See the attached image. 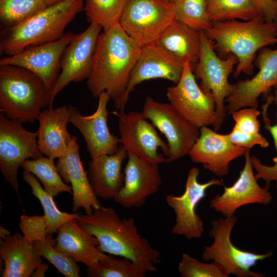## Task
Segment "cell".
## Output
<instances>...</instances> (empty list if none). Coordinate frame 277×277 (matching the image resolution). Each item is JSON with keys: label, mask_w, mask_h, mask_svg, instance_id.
<instances>
[{"label": "cell", "mask_w": 277, "mask_h": 277, "mask_svg": "<svg viewBox=\"0 0 277 277\" xmlns=\"http://www.w3.org/2000/svg\"><path fill=\"white\" fill-rule=\"evenodd\" d=\"M49 103V92L35 74L17 66L0 65V111L6 117L33 123Z\"/></svg>", "instance_id": "5"}, {"label": "cell", "mask_w": 277, "mask_h": 277, "mask_svg": "<svg viewBox=\"0 0 277 277\" xmlns=\"http://www.w3.org/2000/svg\"><path fill=\"white\" fill-rule=\"evenodd\" d=\"M49 268V265L46 263H42L35 270L31 276L43 277Z\"/></svg>", "instance_id": "42"}, {"label": "cell", "mask_w": 277, "mask_h": 277, "mask_svg": "<svg viewBox=\"0 0 277 277\" xmlns=\"http://www.w3.org/2000/svg\"><path fill=\"white\" fill-rule=\"evenodd\" d=\"M262 115L264 123V128L269 132L273 140L276 156L273 159V165H266L254 155L251 156L253 169L256 173L255 176L258 180L263 179L265 182V188L269 190L270 183L275 182L277 188V90L274 94H269L266 103L262 106Z\"/></svg>", "instance_id": "28"}, {"label": "cell", "mask_w": 277, "mask_h": 277, "mask_svg": "<svg viewBox=\"0 0 277 277\" xmlns=\"http://www.w3.org/2000/svg\"><path fill=\"white\" fill-rule=\"evenodd\" d=\"M23 178L31 188V193L42 205L47 221L49 234L57 233L63 224L77 216L78 213H69L60 210L53 200V196L45 191L38 179L32 173L24 170Z\"/></svg>", "instance_id": "31"}, {"label": "cell", "mask_w": 277, "mask_h": 277, "mask_svg": "<svg viewBox=\"0 0 277 277\" xmlns=\"http://www.w3.org/2000/svg\"><path fill=\"white\" fill-rule=\"evenodd\" d=\"M257 108L245 107L232 113L231 115L235 122L232 129L248 134L259 133L261 124L258 117L260 112Z\"/></svg>", "instance_id": "39"}, {"label": "cell", "mask_w": 277, "mask_h": 277, "mask_svg": "<svg viewBox=\"0 0 277 277\" xmlns=\"http://www.w3.org/2000/svg\"><path fill=\"white\" fill-rule=\"evenodd\" d=\"M21 167L34 175L42 184L45 191L52 196H56L63 192L72 194L71 187L62 179L54 159L43 156L35 159H28L23 163Z\"/></svg>", "instance_id": "30"}, {"label": "cell", "mask_w": 277, "mask_h": 277, "mask_svg": "<svg viewBox=\"0 0 277 277\" xmlns=\"http://www.w3.org/2000/svg\"><path fill=\"white\" fill-rule=\"evenodd\" d=\"M48 6L44 0H0L1 28L18 25Z\"/></svg>", "instance_id": "33"}, {"label": "cell", "mask_w": 277, "mask_h": 277, "mask_svg": "<svg viewBox=\"0 0 277 277\" xmlns=\"http://www.w3.org/2000/svg\"><path fill=\"white\" fill-rule=\"evenodd\" d=\"M166 95L175 109L199 128L215 125L217 115L214 97L197 84L189 63H184L180 80L175 86L168 88Z\"/></svg>", "instance_id": "11"}, {"label": "cell", "mask_w": 277, "mask_h": 277, "mask_svg": "<svg viewBox=\"0 0 277 277\" xmlns=\"http://www.w3.org/2000/svg\"><path fill=\"white\" fill-rule=\"evenodd\" d=\"M43 156L37 133L25 129L22 123L0 113V169L5 180L15 190L20 201L18 171L29 159Z\"/></svg>", "instance_id": "9"}, {"label": "cell", "mask_w": 277, "mask_h": 277, "mask_svg": "<svg viewBox=\"0 0 277 277\" xmlns=\"http://www.w3.org/2000/svg\"><path fill=\"white\" fill-rule=\"evenodd\" d=\"M87 233L95 236L104 253L132 260L146 271H155L161 253L138 232L133 217L121 219L114 208L100 206L75 218Z\"/></svg>", "instance_id": "2"}, {"label": "cell", "mask_w": 277, "mask_h": 277, "mask_svg": "<svg viewBox=\"0 0 277 277\" xmlns=\"http://www.w3.org/2000/svg\"><path fill=\"white\" fill-rule=\"evenodd\" d=\"M172 3L128 0L119 24L141 47L155 43L174 21Z\"/></svg>", "instance_id": "8"}, {"label": "cell", "mask_w": 277, "mask_h": 277, "mask_svg": "<svg viewBox=\"0 0 277 277\" xmlns=\"http://www.w3.org/2000/svg\"><path fill=\"white\" fill-rule=\"evenodd\" d=\"M10 234H11L10 232L8 230H6L5 228L3 227L2 226L0 227L1 239H3L5 238H6L7 236Z\"/></svg>", "instance_id": "43"}, {"label": "cell", "mask_w": 277, "mask_h": 277, "mask_svg": "<svg viewBox=\"0 0 277 277\" xmlns=\"http://www.w3.org/2000/svg\"><path fill=\"white\" fill-rule=\"evenodd\" d=\"M56 239L49 234L46 240L32 244L38 254L47 260L65 277H79L80 268L74 259L57 250Z\"/></svg>", "instance_id": "36"}, {"label": "cell", "mask_w": 277, "mask_h": 277, "mask_svg": "<svg viewBox=\"0 0 277 277\" xmlns=\"http://www.w3.org/2000/svg\"><path fill=\"white\" fill-rule=\"evenodd\" d=\"M212 22L229 20L248 21L264 16L257 0H206Z\"/></svg>", "instance_id": "29"}, {"label": "cell", "mask_w": 277, "mask_h": 277, "mask_svg": "<svg viewBox=\"0 0 277 277\" xmlns=\"http://www.w3.org/2000/svg\"><path fill=\"white\" fill-rule=\"evenodd\" d=\"M42 256L17 232L1 239L0 258L4 262L2 277L31 276L42 263Z\"/></svg>", "instance_id": "25"}, {"label": "cell", "mask_w": 277, "mask_h": 277, "mask_svg": "<svg viewBox=\"0 0 277 277\" xmlns=\"http://www.w3.org/2000/svg\"><path fill=\"white\" fill-rule=\"evenodd\" d=\"M184 69V63L156 43L143 47L117 110H125L130 94L137 85L154 78L167 80L176 84Z\"/></svg>", "instance_id": "17"}, {"label": "cell", "mask_w": 277, "mask_h": 277, "mask_svg": "<svg viewBox=\"0 0 277 277\" xmlns=\"http://www.w3.org/2000/svg\"><path fill=\"white\" fill-rule=\"evenodd\" d=\"M200 42L201 31L174 20L155 43L192 66L198 61Z\"/></svg>", "instance_id": "27"}, {"label": "cell", "mask_w": 277, "mask_h": 277, "mask_svg": "<svg viewBox=\"0 0 277 277\" xmlns=\"http://www.w3.org/2000/svg\"><path fill=\"white\" fill-rule=\"evenodd\" d=\"M200 135L190 149L191 160L219 177L226 176L230 163L244 155L247 149L237 146L228 134H220L208 126L200 128Z\"/></svg>", "instance_id": "21"}, {"label": "cell", "mask_w": 277, "mask_h": 277, "mask_svg": "<svg viewBox=\"0 0 277 277\" xmlns=\"http://www.w3.org/2000/svg\"><path fill=\"white\" fill-rule=\"evenodd\" d=\"M237 63V58L232 54H229L225 58L217 55L206 32L201 31L199 59L192 70L195 77L201 80V88L206 92H211L214 97L217 115L213 126L215 131L221 128L226 117L225 100L235 88V84L229 83L228 78Z\"/></svg>", "instance_id": "6"}, {"label": "cell", "mask_w": 277, "mask_h": 277, "mask_svg": "<svg viewBox=\"0 0 277 277\" xmlns=\"http://www.w3.org/2000/svg\"><path fill=\"white\" fill-rule=\"evenodd\" d=\"M172 4L176 21L199 31L211 27L206 0H176Z\"/></svg>", "instance_id": "35"}, {"label": "cell", "mask_w": 277, "mask_h": 277, "mask_svg": "<svg viewBox=\"0 0 277 277\" xmlns=\"http://www.w3.org/2000/svg\"><path fill=\"white\" fill-rule=\"evenodd\" d=\"M205 32L221 55L231 53L237 58L233 73L235 78L242 73L251 75L258 51L277 44L276 25L267 22L264 16L248 21L213 22Z\"/></svg>", "instance_id": "3"}, {"label": "cell", "mask_w": 277, "mask_h": 277, "mask_svg": "<svg viewBox=\"0 0 277 277\" xmlns=\"http://www.w3.org/2000/svg\"><path fill=\"white\" fill-rule=\"evenodd\" d=\"M74 33L68 32L59 39L27 48L12 56L1 59L0 65H11L25 68L37 76L50 94L61 69L64 51Z\"/></svg>", "instance_id": "16"}, {"label": "cell", "mask_w": 277, "mask_h": 277, "mask_svg": "<svg viewBox=\"0 0 277 277\" xmlns=\"http://www.w3.org/2000/svg\"><path fill=\"white\" fill-rule=\"evenodd\" d=\"M237 221L235 216L222 217L211 221L209 235L213 243L205 246L202 258L205 261L213 260L223 266L230 274L237 277H264V274L253 272L251 268L258 262L273 255L272 250L259 254L241 249L231 242V233Z\"/></svg>", "instance_id": "7"}, {"label": "cell", "mask_w": 277, "mask_h": 277, "mask_svg": "<svg viewBox=\"0 0 277 277\" xmlns=\"http://www.w3.org/2000/svg\"><path fill=\"white\" fill-rule=\"evenodd\" d=\"M142 112L167 139L169 152L165 162L170 163L188 154L198 138L200 128L181 115L170 103L146 98Z\"/></svg>", "instance_id": "10"}, {"label": "cell", "mask_w": 277, "mask_h": 277, "mask_svg": "<svg viewBox=\"0 0 277 277\" xmlns=\"http://www.w3.org/2000/svg\"><path fill=\"white\" fill-rule=\"evenodd\" d=\"M267 22H275L277 19V1L275 0H257Z\"/></svg>", "instance_id": "41"}, {"label": "cell", "mask_w": 277, "mask_h": 277, "mask_svg": "<svg viewBox=\"0 0 277 277\" xmlns=\"http://www.w3.org/2000/svg\"><path fill=\"white\" fill-rule=\"evenodd\" d=\"M275 1H277V0H275ZM275 24H276V27H277V19H276V22H275Z\"/></svg>", "instance_id": "46"}, {"label": "cell", "mask_w": 277, "mask_h": 277, "mask_svg": "<svg viewBox=\"0 0 277 277\" xmlns=\"http://www.w3.org/2000/svg\"><path fill=\"white\" fill-rule=\"evenodd\" d=\"M87 273L89 277H144L147 271L129 258L106 254L87 267Z\"/></svg>", "instance_id": "32"}, {"label": "cell", "mask_w": 277, "mask_h": 277, "mask_svg": "<svg viewBox=\"0 0 277 277\" xmlns=\"http://www.w3.org/2000/svg\"><path fill=\"white\" fill-rule=\"evenodd\" d=\"M140 47L119 23L100 34L87 86L95 98L107 92L118 110L131 71L139 56Z\"/></svg>", "instance_id": "1"}, {"label": "cell", "mask_w": 277, "mask_h": 277, "mask_svg": "<svg viewBox=\"0 0 277 277\" xmlns=\"http://www.w3.org/2000/svg\"><path fill=\"white\" fill-rule=\"evenodd\" d=\"M126 157L127 151L121 146L114 154L101 155L90 161L87 174L98 197L109 200L117 194L124 184L125 175L122 166Z\"/></svg>", "instance_id": "24"}, {"label": "cell", "mask_w": 277, "mask_h": 277, "mask_svg": "<svg viewBox=\"0 0 277 277\" xmlns=\"http://www.w3.org/2000/svg\"><path fill=\"white\" fill-rule=\"evenodd\" d=\"M112 113L118 120L120 142L127 153L159 164L165 162L158 149L160 148L167 156L168 143L159 136L155 126L142 111L125 113V110H116Z\"/></svg>", "instance_id": "12"}, {"label": "cell", "mask_w": 277, "mask_h": 277, "mask_svg": "<svg viewBox=\"0 0 277 277\" xmlns=\"http://www.w3.org/2000/svg\"><path fill=\"white\" fill-rule=\"evenodd\" d=\"M199 168H191L187 175L184 192L180 196L170 194L166 197L167 204L175 215V223L172 228V232L183 235L187 239H200L202 236L204 222L197 214L196 208L205 197L207 189L213 185H224L223 182L217 179H212L205 183H199Z\"/></svg>", "instance_id": "14"}, {"label": "cell", "mask_w": 277, "mask_h": 277, "mask_svg": "<svg viewBox=\"0 0 277 277\" xmlns=\"http://www.w3.org/2000/svg\"><path fill=\"white\" fill-rule=\"evenodd\" d=\"M255 65L259 71L252 78L240 80L235 84L232 94L225 103L228 114L245 107L258 108V98L272 89L277 90V48H261L258 52Z\"/></svg>", "instance_id": "15"}, {"label": "cell", "mask_w": 277, "mask_h": 277, "mask_svg": "<svg viewBox=\"0 0 277 277\" xmlns=\"http://www.w3.org/2000/svg\"><path fill=\"white\" fill-rule=\"evenodd\" d=\"M245 162L239 176L229 187L224 186V192L217 194L210 201V207L221 213L223 216H233L240 207L250 204H269L272 196L268 190L258 183L251 159L250 150L244 154Z\"/></svg>", "instance_id": "20"}, {"label": "cell", "mask_w": 277, "mask_h": 277, "mask_svg": "<svg viewBox=\"0 0 277 277\" xmlns=\"http://www.w3.org/2000/svg\"><path fill=\"white\" fill-rule=\"evenodd\" d=\"M56 233L55 247L87 267L106 254L98 248L97 239L84 231L75 219L63 224Z\"/></svg>", "instance_id": "26"}, {"label": "cell", "mask_w": 277, "mask_h": 277, "mask_svg": "<svg viewBox=\"0 0 277 277\" xmlns=\"http://www.w3.org/2000/svg\"><path fill=\"white\" fill-rule=\"evenodd\" d=\"M227 134L229 140L233 144L246 149L250 150L255 145H259L263 148H267L269 146L268 141L260 132L248 134L232 129Z\"/></svg>", "instance_id": "40"}, {"label": "cell", "mask_w": 277, "mask_h": 277, "mask_svg": "<svg viewBox=\"0 0 277 277\" xmlns=\"http://www.w3.org/2000/svg\"><path fill=\"white\" fill-rule=\"evenodd\" d=\"M178 270L182 277H228L230 275L218 263L201 262L185 253L179 263Z\"/></svg>", "instance_id": "37"}, {"label": "cell", "mask_w": 277, "mask_h": 277, "mask_svg": "<svg viewBox=\"0 0 277 277\" xmlns=\"http://www.w3.org/2000/svg\"><path fill=\"white\" fill-rule=\"evenodd\" d=\"M77 141V137L73 136L68 151L57 159L56 166L63 181L71 184L73 212L76 213L78 209L83 208L85 213L90 214L101 204L85 170Z\"/></svg>", "instance_id": "22"}, {"label": "cell", "mask_w": 277, "mask_h": 277, "mask_svg": "<svg viewBox=\"0 0 277 277\" xmlns=\"http://www.w3.org/2000/svg\"><path fill=\"white\" fill-rule=\"evenodd\" d=\"M102 29L99 24L90 23L85 30L74 34L64 51L61 72L50 94L47 107H52L56 96L70 83L81 82L88 78Z\"/></svg>", "instance_id": "13"}, {"label": "cell", "mask_w": 277, "mask_h": 277, "mask_svg": "<svg viewBox=\"0 0 277 277\" xmlns=\"http://www.w3.org/2000/svg\"><path fill=\"white\" fill-rule=\"evenodd\" d=\"M84 0H62L48 6L25 22L0 32L1 54L10 56L25 49L57 41L84 10Z\"/></svg>", "instance_id": "4"}, {"label": "cell", "mask_w": 277, "mask_h": 277, "mask_svg": "<svg viewBox=\"0 0 277 277\" xmlns=\"http://www.w3.org/2000/svg\"><path fill=\"white\" fill-rule=\"evenodd\" d=\"M37 121V143L43 155L54 160L64 155L73 136L67 129L70 122L69 106L47 107L41 111Z\"/></svg>", "instance_id": "23"}, {"label": "cell", "mask_w": 277, "mask_h": 277, "mask_svg": "<svg viewBox=\"0 0 277 277\" xmlns=\"http://www.w3.org/2000/svg\"><path fill=\"white\" fill-rule=\"evenodd\" d=\"M127 157L124 184L113 199L124 207L139 208L160 189L162 179L159 164L131 153L128 152Z\"/></svg>", "instance_id": "18"}, {"label": "cell", "mask_w": 277, "mask_h": 277, "mask_svg": "<svg viewBox=\"0 0 277 277\" xmlns=\"http://www.w3.org/2000/svg\"><path fill=\"white\" fill-rule=\"evenodd\" d=\"M164 1L168 3H173L176 0H164Z\"/></svg>", "instance_id": "45"}, {"label": "cell", "mask_w": 277, "mask_h": 277, "mask_svg": "<svg viewBox=\"0 0 277 277\" xmlns=\"http://www.w3.org/2000/svg\"><path fill=\"white\" fill-rule=\"evenodd\" d=\"M19 228L25 238L30 243L44 241L49 234L47 221L43 215H22Z\"/></svg>", "instance_id": "38"}, {"label": "cell", "mask_w": 277, "mask_h": 277, "mask_svg": "<svg viewBox=\"0 0 277 277\" xmlns=\"http://www.w3.org/2000/svg\"><path fill=\"white\" fill-rule=\"evenodd\" d=\"M88 22L101 25L103 30L119 23L128 0H84Z\"/></svg>", "instance_id": "34"}, {"label": "cell", "mask_w": 277, "mask_h": 277, "mask_svg": "<svg viewBox=\"0 0 277 277\" xmlns=\"http://www.w3.org/2000/svg\"><path fill=\"white\" fill-rule=\"evenodd\" d=\"M97 98V107L90 115H83L75 107L69 106L70 123L83 135L91 159L103 154H114L121 147L120 139L110 132L107 124L109 112L107 105L110 97L103 92Z\"/></svg>", "instance_id": "19"}, {"label": "cell", "mask_w": 277, "mask_h": 277, "mask_svg": "<svg viewBox=\"0 0 277 277\" xmlns=\"http://www.w3.org/2000/svg\"><path fill=\"white\" fill-rule=\"evenodd\" d=\"M48 6L55 4L62 0H44Z\"/></svg>", "instance_id": "44"}]
</instances>
